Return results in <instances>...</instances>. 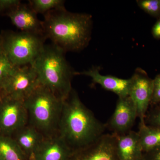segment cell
I'll list each match as a JSON object with an SVG mask.
<instances>
[{
  "instance_id": "6da1fadb",
  "label": "cell",
  "mask_w": 160,
  "mask_h": 160,
  "mask_svg": "<svg viewBox=\"0 0 160 160\" xmlns=\"http://www.w3.org/2000/svg\"><path fill=\"white\" fill-rule=\"evenodd\" d=\"M101 122L72 89L64 101L58 133L73 152L89 147L105 134Z\"/></svg>"
},
{
  "instance_id": "7a4b0ae2",
  "label": "cell",
  "mask_w": 160,
  "mask_h": 160,
  "mask_svg": "<svg viewBox=\"0 0 160 160\" xmlns=\"http://www.w3.org/2000/svg\"><path fill=\"white\" fill-rule=\"evenodd\" d=\"M43 23L46 38L65 52L81 51L91 40L92 19L88 13L52 10L44 15Z\"/></svg>"
},
{
  "instance_id": "3957f363",
  "label": "cell",
  "mask_w": 160,
  "mask_h": 160,
  "mask_svg": "<svg viewBox=\"0 0 160 160\" xmlns=\"http://www.w3.org/2000/svg\"><path fill=\"white\" fill-rule=\"evenodd\" d=\"M65 52L54 44L45 45L33 64L39 83L63 101L69 96L74 72L65 58Z\"/></svg>"
},
{
  "instance_id": "277c9868",
  "label": "cell",
  "mask_w": 160,
  "mask_h": 160,
  "mask_svg": "<svg viewBox=\"0 0 160 160\" xmlns=\"http://www.w3.org/2000/svg\"><path fill=\"white\" fill-rule=\"evenodd\" d=\"M64 102L50 89L39 83L24 100L28 124L45 137L57 133Z\"/></svg>"
},
{
  "instance_id": "5b68a950",
  "label": "cell",
  "mask_w": 160,
  "mask_h": 160,
  "mask_svg": "<svg viewBox=\"0 0 160 160\" xmlns=\"http://www.w3.org/2000/svg\"><path fill=\"white\" fill-rule=\"evenodd\" d=\"M1 38L3 51L14 66L33 64L46 39L45 37L24 32H9Z\"/></svg>"
},
{
  "instance_id": "8992f818",
  "label": "cell",
  "mask_w": 160,
  "mask_h": 160,
  "mask_svg": "<svg viewBox=\"0 0 160 160\" xmlns=\"http://www.w3.org/2000/svg\"><path fill=\"white\" fill-rule=\"evenodd\" d=\"M39 83L32 65L15 66L0 87V92L4 95L24 100Z\"/></svg>"
},
{
  "instance_id": "52a82bcc",
  "label": "cell",
  "mask_w": 160,
  "mask_h": 160,
  "mask_svg": "<svg viewBox=\"0 0 160 160\" xmlns=\"http://www.w3.org/2000/svg\"><path fill=\"white\" fill-rule=\"evenodd\" d=\"M28 124V113L24 100L1 94L0 135L12 137Z\"/></svg>"
},
{
  "instance_id": "ba28073f",
  "label": "cell",
  "mask_w": 160,
  "mask_h": 160,
  "mask_svg": "<svg viewBox=\"0 0 160 160\" xmlns=\"http://www.w3.org/2000/svg\"><path fill=\"white\" fill-rule=\"evenodd\" d=\"M130 79L129 96L136 108L140 122H145L153 93V79L140 68L136 69Z\"/></svg>"
},
{
  "instance_id": "9c48e42d",
  "label": "cell",
  "mask_w": 160,
  "mask_h": 160,
  "mask_svg": "<svg viewBox=\"0 0 160 160\" xmlns=\"http://www.w3.org/2000/svg\"><path fill=\"white\" fill-rule=\"evenodd\" d=\"M137 118V110L130 98H118L113 114L105 124L106 129L116 136L126 134L132 130Z\"/></svg>"
},
{
  "instance_id": "30bf717a",
  "label": "cell",
  "mask_w": 160,
  "mask_h": 160,
  "mask_svg": "<svg viewBox=\"0 0 160 160\" xmlns=\"http://www.w3.org/2000/svg\"><path fill=\"white\" fill-rule=\"evenodd\" d=\"M6 14L12 24L22 32L33 33L46 38L43 21L38 19L37 14L29 5L21 3L18 6L8 12Z\"/></svg>"
},
{
  "instance_id": "8fae6325",
  "label": "cell",
  "mask_w": 160,
  "mask_h": 160,
  "mask_svg": "<svg viewBox=\"0 0 160 160\" xmlns=\"http://www.w3.org/2000/svg\"><path fill=\"white\" fill-rule=\"evenodd\" d=\"M73 152L58 133L44 138L30 160H70Z\"/></svg>"
},
{
  "instance_id": "7c38bea8",
  "label": "cell",
  "mask_w": 160,
  "mask_h": 160,
  "mask_svg": "<svg viewBox=\"0 0 160 160\" xmlns=\"http://www.w3.org/2000/svg\"><path fill=\"white\" fill-rule=\"evenodd\" d=\"M99 67L93 66L87 70L75 72L74 75L89 77L92 82L100 85L104 89L117 95L118 98L129 96L130 79H124L112 75H103L100 72Z\"/></svg>"
},
{
  "instance_id": "4fadbf2b",
  "label": "cell",
  "mask_w": 160,
  "mask_h": 160,
  "mask_svg": "<svg viewBox=\"0 0 160 160\" xmlns=\"http://www.w3.org/2000/svg\"><path fill=\"white\" fill-rule=\"evenodd\" d=\"M115 146L116 136L105 133L96 142L79 151L83 155L82 160H119Z\"/></svg>"
},
{
  "instance_id": "5bb4252c",
  "label": "cell",
  "mask_w": 160,
  "mask_h": 160,
  "mask_svg": "<svg viewBox=\"0 0 160 160\" xmlns=\"http://www.w3.org/2000/svg\"><path fill=\"white\" fill-rule=\"evenodd\" d=\"M116 136V152L119 160H137L143 155L138 132Z\"/></svg>"
},
{
  "instance_id": "9a60e30c",
  "label": "cell",
  "mask_w": 160,
  "mask_h": 160,
  "mask_svg": "<svg viewBox=\"0 0 160 160\" xmlns=\"http://www.w3.org/2000/svg\"><path fill=\"white\" fill-rule=\"evenodd\" d=\"M27 158L31 159L45 137L33 126L28 124L12 136Z\"/></svg>"
},
{
  "instance_id": "2e32d148",
  "label": "cell",
  "mask_w": 160,
  "mask_h": 160,
  "mask_svg": "<svg viewBox=\"0 0 160 160\" xmlns=\"http://www.w3.org/2000/svg\"><path fill=\"white\" fill-rule=\"evenodd\" d=\"M138 133L143 153L160 147V128L140 122Z\"/></svg>"
},
{
  "instance_id": "e0dca14e",
  "label": "cell",
  "mask_w": 160,
  "mask_h": 160,
  "mask_svg": "<svg viewBox=\"0 0 160 160\" xmlns=\"http://www.w3.org/2000/svg\"><path fill=\"white\" fill-rule=\"evenodd\" d=\"M26 158L13 138L0 135V160H26Z\"/></svg>"
},
{
  "instance_id": "ac0fdd59",
  "label": "cell",
  "mask_w": 160,
  "mask_h": 160,
  "mask_svg": "<svg viewBox=\"0 0 160 160\" xmlns=\"http://www.w3.org/2000/svg\"><path fill=\"white\" fill-rule=\"evenodd\" d=\"M62 0H30L29 5L37 14H46L49 12L65 8Z\"/></svg>"
},
{
  "instance_id": "d6986e66",
  "label": "cell",
  "mask_w": 160,
  "mask_h": 160,
  "mask_svg": "<svg viewBox=\"0 0 160 160\" xmlns=\"http://www.w3.org/2000/svg\"><path fill=\"white\" fill-rule=\"evenodd\" d=\"M138 6L152 17L160 18V0H138Z\"/></svg>"
},
{
  "instance_id": "ffe728a7",
  "label": "cell",
  "mask_w": 160,
  "mask_h": 160,
  "mask_svg": "<svg viewBox=\"0 0 160 160\" xmlns=\"http://www.w3.org/2000/svg\"><path fill=\"white\" fill-rule=\"evenodd\" d=\"M3 49L0 50V87L14 68Z\"/></svg>"
},
{
  "instance_id": "44dd1931",
  "label": "cell",
  "mask_w": 160,
  "mask_h": 160,
  "mask_svg": "<svg viewBox=\"0 0 160 160\" xmlns=\"http://www.w3.org/2000/svg\"><path fill=\"white\" fill-rule=\"evenodd\" d=\"M145 121L146 125L160 128V104L153 106L147 112Z\"/></svg>"
},
{
  "instance_id": "7402d4cb",
  "label": "cell",
  "mask_w": 160,
  "mask_h": 160,
  "mask_svg": "<svg viewBox=\"0 0 160 160\" xmlns=\"http://www.w3.org/2000/svg\"><path fill=\"white\" fill-rule=\"evenodd\" d=\"M160 104V73L153 79V89L150 105L152 106Z\"/></svg>"
},
{
  "instance_id": "603a6c76",
  "label": "cell",
  "mask_w": 160,
  "mask_h": 160,
  "mask_svg": "<svg viewBox=\"0 0 160 160\" xmlns=\"http://www.w3.org/2000/svg\"><path fill=\"white\" fill-rule=\"evenodd\" d=\"M21 3L19 0H0V12L7 11V13Z\"/></svg>"
},
{
  "instance_id": "cb8c5ba5",
  "label": "cell",
  "mask_w": 160,
  "mask_h": 160,
  "mask_svg": "<svg viewBox=\"0 0 160 160\" xmlns=\"http://www.w3.org/2000/svg\"><path fill=\"white\" fill-rule=\"evenodd\" d=\"M143 156L145 160H160V147L144 152Z\"/></svg>"
},
{
  "instance_id": "d4e9b609",
  "label": "cell",
  "mask_w": 160,
  "mask_h": 160,
  "mask_svg": "<svg viewBox=\"0 0 160 160\" xmlns=\"http://www.w3.org/2000/svg\"><path fill=\"white\" fill-rule=\"evenodd\" d=\"M151 32L154 38L157 40L160 39V18L157 19L152 26Z\"/></svg>"
},
{
  "instance_id": "484cf974",
  "label": "cell",
  "mask_w": 160,
  "mask_h": 160,
  "mask_svg": "<svg viewBox=\"0 0 160 160\" xmlns=\"http://www.w3.org/2000/svg\"><path fill=\"white\" fill-rule=\"evenodd\" d=\"M2 49V38H0V50Z\"/></svg>"
},
{
  "instance_id": "4316f807",
  "label": "cell",
  "mask_w": 160,
  "mask_h": 160,
  "mask_svg": "<svg viewBox=\"0 0 160 160\" xmlns=\"http://www.w3.org/2000/svg\"><path fill=\"white\" fill-rule=\"evenodd\" d=\"M137 160H145V158H144V156H143V153L141 157L139 158Z\"/></svg>"
},
{
  "instance_id": "83f0119b",
  "label": "cell",
  "mask_w": 160,
  "mask_h": 160,
  "mask_svg": "<svg viewBox=\"0 0 160 160\" xmlns=\"http://www.w3.org/2000/svg\"><path fill=\"white\" fill-rule=\"evenodd\" d=\"M1 92H0V100H1Z\"/></svg>"
}]
</instances>
